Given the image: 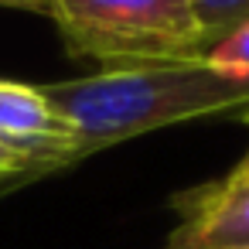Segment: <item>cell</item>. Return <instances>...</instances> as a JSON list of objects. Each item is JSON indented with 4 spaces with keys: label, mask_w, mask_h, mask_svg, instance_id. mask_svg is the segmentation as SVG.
I'll use <instances>...</instances> for the list:
<instances>
[{
    "label": "cell",
    "mask_w": 249,
    "mask_h": 249,
    "mask_svg": "<svg viewBox=\"0 0 249 249\" xmlns=\"http://www.w3.org/2000/svg\"><path fill=\"white\" fill-rule=\"evenodd\" d=\"M75 133V164L140 133L188 120H249V72L208 58L96 72L41 86Z\"/></svg>",
    "instance_id": "cell-1"
},
{
    "label": "cell",
    "mask_w": 249,
    "mask_h": 249,
    "mask_svg": "<svg viewBox=\"0 0 249 249\" xmlns=\"http://www.w3.org/2000/svg\"><path fill=\"white\" fill-rule=\"evenodd\" d=\"M28 11L58 28L69 58L96 62L99 72L191 62L215 45L195 0H52Z\"/></svg>",
    "instance_id": "cell-2"
},
{
    "label": "cell",
    "mask_w": 249,
    "mask_h": 249,
    "mask_svg": "<svg viewBox=\"0 0 249 249\" xmlns=\"http://www.w3.org/2000/svg\"><path fill=\"white\" fill-rule=\"evenodd\" d=\"M0 147L24 157L31 178L75 164V133L41 86L0 79Z\"/></svg>",
    "instance_id": "cell-3"
},
{
    "label": "cell",
    "mask_w": 249,
    "mask_h": 249,
    "mask_svg": "<svg viewBox=\"0 0 249 249\" xmlns=\"http://www.w3.org/2000/svg\"><path fill=\"white\" fill-rule=\"evenodd\" d=\"M171 208L178 225L167 249H249V184L218 178L174 195Z\"/></svg>",
    "instance_id": "cell-4"
},
{
    "label": "cell",
    "mask_w": 249,
    "mask_h": 249,
    "mask_svg": "<svg viewBox=\"0 0 249 249\" xmlns=\"http://www.w3.org/2000/svg\"><path fill=\"white\" fill-rule=\"evenodd\" d=\"M225 178H229V181H235V184H249V154H246V157L239 160V167H235V171H229Z\"/></svg>",
    "instance_id": "cell-5"
}]
</instances>
